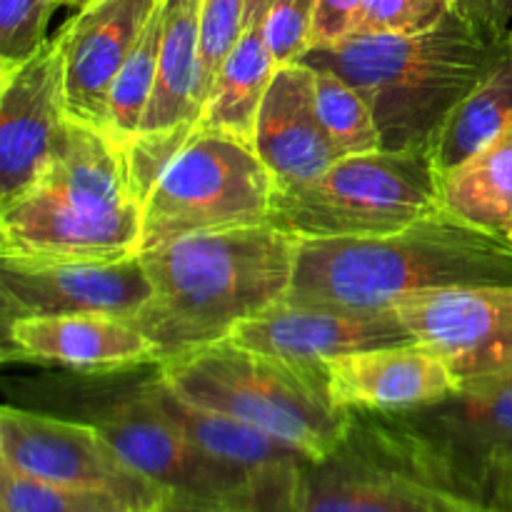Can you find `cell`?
I'll use <instances>...</instances> for the list:
<instances>
[{
	"instance_id": "1",
	"label": "cell",
	"mask_w": 512,
	"mask_h": 512,
	"mask_svg": "<svg viewBox=\"0 0 512 512\" xmlns=\"http://www.w3.org/2000/svg\"><path fill=\"white\" fill-rule=\"evenodd\" d=\"M300 240L270 223L210 230L140 253L153 295L130 323L158 360L213 345L290 293Z\"/></svg>"
},
{
	"instance_id": "2",
	"label": "cell",
	"mask_w": 512,
	"mask_h": 512,
	"mask_svg": "<svg viewBox=\"0 0 512 512\" xmlns=\"http://www.w3.org/2000/svg\"><path fill=\"white\" fill-rule=\"evenodd\" d=\"M470 285H512V245L440 210L395 233L300 240L285 300L388 310L410 295Z\"/></svg>"
},
{
	"instance_id": "3",
	"label": "cell",
	"mask_w": 512,
	"mask_h": 512,
	"mask_svg": "<svg viewBox=\"0 0 512 512\" xmlns=\"http://www.w3.org/2000/svg\"><path fill=\"white\" fill-rule=\"evenodd\" d=\"M508 50V38H485L450 10L423 33L353 35L315 45L298 63L330 70L363 95L383 150L430 155L450 113Z\"/></svg>"
},
{
	"instance_id": "4",
	"label": "cell",
	"mask_w": 512,
	"mask_h": 512,
	"mask_svg": "<svg viewBox=\"0 0 512 512\" xmlns=\"http://www.w3.org/2000/svg\"><path fill=\"white\" fill-rule=\"evenodd\" d=\"M140 253V203L100 130L70 120L63 158L0 208V260H118Z\"/></svg>"
},
{
	"instance_id": "5",
	"label": "cell",
	"mask_w": 512,
	"mask_h": 512,
	"mask_svg": "<svg viewBox=\"0 0 512 512\" xmlns=\"http://www.w3.org/2000/svg\"><path fill=\"white\" fill-rule=\"evenodd\" d=\"M155 368L180 398L243 420L310 460L335 453L353 428L355 413L333 403L323 368L288 363L230 338L158 360Z\"/></svg>"
},
{
	"instance_id": "6",
	"label": "cell",
	"mask_w": 512,
	"mask_h": 512,
	"mask_svg": "<svg viewBox=\"0 0 512 512\" xmlns=\"http://www.w3.org/2000/svg\"><path fill=\"white\" fill-rule=\"evenodd\" d=\"M440 175L428 153L345 155L323 175L275 190L268 223L298 240L368 238L440 213Z\"/></svg>"
},
{
	"instance_id": "7",
	"label": "cell",
	"mask_w": 512,
	"mask_h": 512,
	"mask_svg": "<svg viewBox=\"0 0 512 512\" xmlns=\"http://www.w3.org/2000/svg\"><path fill=\"white\" fill-rule=\"evenodd\" d=\"M273 195L253 145L195 128L140 205V253L188 235L268 223Z\"/></svg>"
},
{
	"instance_id": "8",
	"label": "cell",
	"mask_w": 512,
	"mask_h": 512,
	"mask_svg": "<svg viewBox=\"0 0 512 512\" xmlns=\"http://www.w3.org/2000/svg\"><path fill=\"white\" fill-rule=\"evenodd\" d=\"M80 383L68 390L78 405V420L93 425L115 453L138 475L163 490L183 498H230L248 490L260 470L225 463L195 448L150 398L148 378ZM265 470V468H263Z\"/></svg>"
},
{
	"instance_id": "9",
	"label": "cell",
	"mask_w": 512,
	"mask_h": 512,
	"mask_svg": "<svg viewBox=\"0 0 512 512\" xmlns=\"http://www.w3.org/2000/svg\"><path fill=\"white\" fill-rule=\"evenodd\" d=\"M298 512H485L440 483L373 413H355L335 453L303 465Z\"/></svg>"
},
{
	"instance_id": "10",
	"label": "cell",
	"mask_w": 512,
	"mask_h": 512,
	"mask_svg": "<svg viewBox=\"0 0 512 512\" xmlns=\"http://www.w3.org/2000/svg\"><path fill=\"white\" fill-rule=\"evenodd\" d=\"M373 415L440 483L475 503L495 475L512 470V375L458 388L438 403Z\"/></svg>"
},
{
	"instance_id": "11",
	"label": "cell",
	"mask_w": 512,
	"mask_h": 512,
	"mask_svg": "<svg viewBox=\"0 0 512 512\" xmlns=\"http://www.w3.org/2000/svg\"><path fill=\"white\" fill-rule=\"evenodd\" d=\"M0 465L45 483L113 493L145 512L165 498L90 423L10 403L0 410Z\"/></svg>"
},
{
	"instance_id": "12",
	"label": "cell",
	"mask_w": 512,
	"mask_h": 512,
	"mask_svg": "<svg viewBox=\"0 0 512 512\" xmlns=\"http://www.w3.org/2000/svg\"><path fill=\"white\" fill-rule=\"evenodd\" d=\"M393 310L410 338L443 360L458 388L512 375V285L430 290Z\"/></svg>"
},
{
	"instance_id": "13",
	"label": "cell",
	"mask_w": 512,
	"mask_h": 512,
	"mask_svg": "<svg viewBox=\"0 0 512 512\" xmlns=\"http://www.w3.org/2000/svg\"><path fill=\"white\" fill-rule=\"evenodd\" d=\"M68 138L63 65L53 38L30 60L0 73V208L48 175Z\"/></svg>"
},
{
	"instance_id": "14",
	"label": "cell",
	"mask_w": 512,
	"mask_h": 512,
	"mask_svg": "<svg viewBox=\"0 0 512 512\" xmlns=\"http://www.w3.org/2000/svg\"><path fill=\"white\" fill-rule=\"evenodd\" d=\"M153 295L138 255L118 260H0L3 323L38 315L130 320Z\"/></svg>"
},
{
	"instance_id": "15",
	"label": "cell",
	"mask_w": 512,
	"mask_h": 512,
	"mask_svg": "<svg viewBox=\"0 0 512 512\" xmlns=\"http://www.w3.org/2000/svg\"><path fill=\"white\" fill-rule=\"evenodd\" d=\"M155 5L158 0H93L55 35L73 123L108 133L110 90Z\"/></svg>"
},
{
	"instance_id": "16",
	"label": "cell",
	"mask_w": 512,
	"mask_h": 512,
	"mask_svg": "<svg viewBox=\"0 0 512 512\" xmlns=\"http://www.w3.org/2000/svg\"><path fill=\"white\" fill-rule=\"evenodd\" d=\"M230 340L288 363L323 368L338 355L413 338L393 308L355 310L280 300L240 323Z\"/></svg>"
},
{
	"instance_id": "17",
	"label": "cell",
	"mask_w": 512,
	"mask_h": 512,
	"mask_svg": "<svg viewBox=\"0 0 512 512\" xmlns=\"http://www.w3.org/2000/svg\"><path fill=\"white\" fill-rule=\"evenodd\" d=\"M323 368L330 398L350 413H403L458 390L443 360L418 340L353 350Z\"/></svg>"
},
{
	"instance_id": "18",
	"label": "cell",
	"mask_w": 512,
	"mask_h": 512,
	"mask_svg": "<svg viewBox=\"0 0 512 512\" xmlns=\"http://www.w3.org/2000/svg\"><path fill=\"white\" fill-rule=\"evenodd\" d=\"M253 148L275 190L308 183L345 158L320 120L310 65L288 63L275 70L255 120Z\"/></svg>"
},
{
	"instance_id": "19",
	"label": "cell",
	"mask_w": 512,
	"mask_h": 512,
	"mask_svg": "<svg viewBox=\"0 0 512 512\" xmlns=\"http://www.w3.org/2000/svg\"><path fill=\"white\" fill-rule=\"evenodd\" d=\"M5 360L65 365L85 373L158 363L153 343L130 320L113 315H38L3 323Z\"/></svg>"
},
{
	"instance_id": "20",
	"label": "cell",
	"mask_w": 512,
	"mask_h": 512,
	"mask_svg": "<svg viewBox=\"0 0 512 512\" xmlns=\"http://www.w3.org/2000/svg\"><path fill=\"white\" fill-rule=\"evenodd\" d=\"M150 398L160 408V413L203 453L225 463L240 465L248 470L273 468V465H303L310 463L308 455L300 453L293 445L253 428L238 418L218 413V410L203 408L190 400L180 398L168 383L158 375L153 365V373L148 375Z\"/></svg>"
},
{
	"instance_id": "21",
	"label": "cell",
	"mask_w": 512,
	"mask_h": 512,
	"mask_svg": "<svg viewBox=\"0 0 512 512\" xmlns=\"http://www.w3.org/2000/svg\"><path fill=\"white\" fill-rule=\"evenodd\" d=\"M200 13L203 0H163L158 78L140 135L198 128L195 85L200 68Z\"/></svg>"
},
{
	"instance_id": "22",
	"label": "cell",
	"mask_w": 512,
	"mask_h": 512,
	"mask_svg": "<svg viewBox=\"0 0 512 512\" xmlns=\"http://www.w3.org/2000/svg\"><path fill=\"white\" fill-rule=\"evenodd\" d=\"M275 70L278 63L265 38V23L245 25L243 35L215 78L213 90L200 113L198 128L220 130L253 145L255 120H258L260 103L273 83Z\"/></svg>"
},
{
	"instance_id": "23",
	"label": "cell",
	"mask_w": 512,
	"mask_h": 512,
	"mask_svg": "<svg viewBox=\"0 0 512 512\" xmlns=\"http://www.w3.org/2000/svg\"><path fill=\"white\" fill-rule=\"evenodd\" d=\"M512 130V48L498 65L465 95L450 113L433 145L440 178L458 170L470 158Z\"/></svg>"
},
{
	"instance_id": "24",
	"label": "cell",
	"mask_w": 512,
	"mask_h": 512,
	"mask_svg": "<svg viewBox=\"0 0 512 512\" xmlns=\"http://www.w3.org/2000/svg\"><path fill=\"white\" fill-rule=\"evenodd\" d=\"M445 213L505 238L512 223V130L440 178Z\"/></svg>"
},
{
	"instance_id": "25",
	"label": "cell",
	"mask_w": 512,
	"mask_h": 512,
	"mask_svg": "<svg viewBox=\"0 0 512 512\" xmlns=\"http://www.w3.org/2000/svg\"><path fill=\"white\" fill-rule=\"evenodd\" d=\"M160 38H163V0H158L148 25L140 33L138 43L130 50L128 60L120 68L110 90L108 108V140L123 153L140 135L145 110L155 90L160 60Z\"/></svg>"
},
{
	"instance_id": "26",
	"label": "cell",
	"mask_w": 512,
	"mask_h": 512,
	"mask_svg": "<svg viewBox=\"0 0 512 512\" xmlns=\"http://www.w3.org/2000/svg\"><path fill=\"white\" fill-rule=\"evenodd\" d=\"M315 70V103L325 130L343 155H363L383 150L380 130L363 95L335 73Z\"/></svg>"
},
{
	"instance_id": "27",
	"label": "cell",
	"mask_w": 512,
	"mask_h": 512,
	"mask_svg": "<svg viewBox=\"0 0 512 512\" xmlns=\"http://www.w3.org/2000/svg\"><path fill=\"white\" fill-rule=\"evenodd\" d=\"M0 512H145L103 490L45 483L0 465Z\"/></svg>"
},
{
	"instance_id": "28",
	"label": "cell",
	"mask_w": 512,
	"mask_h": 512,
	"mask_svg": "<svg viewBox=\"0 0 512 512\" xmlns=\"http://www.w3.org/2000/svg\"><path fill=\"white\" fill-rule=\"evenodd\" d=\"M303 465H273L260 470L248 490L230 498L165 495L153 512H298Z\"/></svg>"
},
{
	"instance_id": "29",
	"label": "cell",
	"mask_w": 512,
	"mask_h": 512,
	"mask_svg": "<svg viewBox=\"0 0 512 512\" xmlns=\"http://www.w3.org/2000/svg\"><path fill=\"white\" fill-rule=\"evenodd\" d=\"M245 30V0H203L200 13V68L195 85L198 120L225 58Z\"/></svg>"
},
{
	"instance_id": "30",
	"label": "cell",
	"mask_w": 512,
	"mask_h": 512,
	"mask_svg": "<svg viewBox=\"0 0 512 512\" xmlns=\"http://www.w3.org/2000/svg\"><path fill=\"white\" fill-rule=\"evenodd\" d=\"M58 0H0V73L33 58Z\"/></svg>"
},
{
	"instance_id": "31",
	"label": "cell",
	"mask_w": 512,
	"mask_h": 512,
	"mask_svg": "<svg viewBox=\"0 0 512 512\" xmlns=\"http://www.w3.org/2000/svg\"><path fill=\"white\" fill-rule=\"evenodd\" d=\"M450 10L453 0H363L353 35L423 33L438 25Z\"/></svg>"
},
{
	"instance_id": "32",
	"label": "cell",
	"mask_w": 512,
	"mask_h": 512,
	"mask_svg": "<svg viewBox=\"0 0 512 512\" xmlns=\"http://www.w3.org/2000/svg\"><path fill=\"white\" fill-rule=\"evenodd\" d=\"M318 0H278L265 20V38L275 63H298L313 45V20Z\"/></svg>"
},
{
	"instance_id": "33",
	"label": "cell",
	"mask_w": 512,
	"mask_h": 512,
	"mask_svg": "<svg viewBox=\"0 0 512 512\" xmlns=\"http://www.w3.org/2000/svg\"><path fill=\"white\" fill-rule=\"evenodd\" d=\"M363 0H318L313 20V45H330L353 35Z\"/></svg>"
},
{
	"instance_id": "34",
	"label": "cell",
	"mask_w": 512,
	"mask_h": 512,
	"mask_svg": "<svg viewBox=\"0 0 512 512\" xmlns=\"http://www.w3.org/2000/svg\"><path fill=\"white\" fill-rule=\"evenodd\" d=\"M453 10L485 38H508L512 28V0H453Z\"/></svg>"
},
{
	"instance_id": "35",
	"label": "cell",
	"mask_w": 512,
	"mask_h": 512,
	"mask_svg": "<svg viewBox=\"0 0 512 512\" xmlns=\"http://www.w3.org/2000/svg\"><path fill=\"white\" fill-rule=\"evenodd\" d=\"M478 503L493 512H512V470L495 475L478 495Z\"/></svg>"
},
{
	"instance_id": "36",
	"label": "cell",
	"mask_w": 512,
	"mask_h": 512,
	"mask_svg": "<svg viewBox=\"0 0 512 512\" xmlns=\"http://www.w3.org/2000/svg\"><path fill=\"white\" fill-rule=\"evenodd\" d=\"M275 3H278V0H245V25L265 23L270 8H273Z\"/></svg>"
},
{
	"instance_id": "37",
	"label": "cell",
	"mask_w": 512,
	"mask_h": 512,
	"mask_svg": "<svg viewBox=\"0 0 512 512\" xmlns=\"http://www.w3.org/2000/svg\"><path fill=\"white\" fill-rule=\"evenodd\" d=\"M58 3H65V5H75V8H83V5L93 3V0H58Z\"/></svg>"
},
{
	"instance_id": "38",
	"label": "cell",
	"mask_w": 512,
	"mask_h": 512,
	"mask_svg": "<svg viewBox=\"0 0 512 512\" xmlns=\"http://www.w3.org/2000/svg\"><path fill=\"white\" fill-rule=\"evenodd\" d=\"M505 238H508V243L512 245V223H510V228H508V233H505Z\"/></svg>"
},
{
	"instance_id": "39",
	"label": "cell",
	"mask_w": 512,
	"mask_h": 512,
	"mask_svg": "<svg viewBox=\"0 0 512 512\" xmlns=\"http://www.w3.org/2000/svg\"><path fill=\"white\" fill-rule=\"evenodd\" d=\"M508 43H510V48H512V28H510V33H508Z\"/></svg>"
},
{
	"instance_id": "40",
	"label": "cell",
	"mask_w": 512,
	"mask_h": 512,
	"mask_svg": "<svg viewBox=\"0 0 512 512\" xmlns=\"http://www.w3.org/2000/svg\"><path fill=\"white\" fill-rule=\"evenodd\" d=\"M485 512H493V510H488V508H485Z\"/></svg>"
}]
</instances>
